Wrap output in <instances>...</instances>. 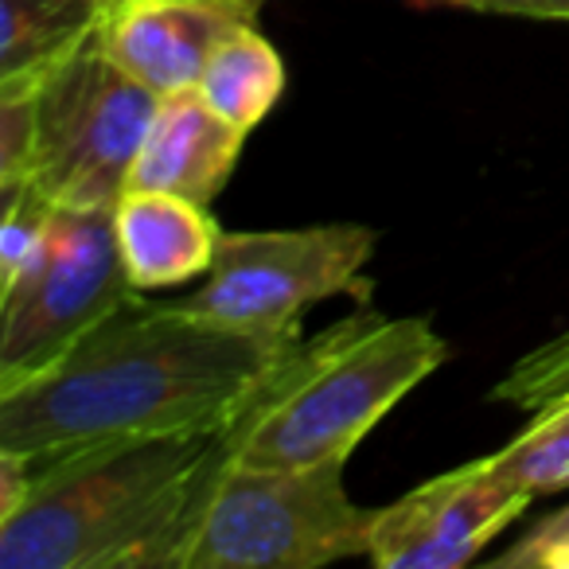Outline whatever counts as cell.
I'll return each mask as SVG.
<instances>
[{"mask_svg": "<svg viewBox=\"0 0 569 569\" xmlns=\"http://www.w3.org/2000/svg\"><path fill=\"white\" fill-rule=\"evenodd\" d=\"M375 230L325 222L297 230H222L203 289L188 309L242 332H301V312L340 293H363Z\"/></svg>", "mask_w": 569, "mask_h": 569, "instance_id": "52a82bcc", "label": "cell"}, {"mask_svg": "<svg viewBox=\"0 0 569 569\" xmlns=\"http://www.w3.org/2000/svg\"><path fill=\"white\" fill-rule=\"evenodd\" d=\"M219 433L126 437L36 465L0 515V569H164Z\"/></svg>", "mask_w": 569, "mask_h": 569, "instance_id": "7a4b0ae2", "label": "cell"}, {"mask_svg": "<svg viewBox=\"0 0 569 569\" xmlns=\"http://www.w3.org/2000/svg\"><path fill=\"white\" fill-rule=\"evenodd\" d=\"M429 4H460L472 12H499V17H527V20H566L569 0H429Z\"/></svg>", "mask_w": 569, "mask_h": 569, "instance_id": "ac0fdd59", "label": "cell"}, {"mask_svg": "<svg viewBox=\"0 0 569 569\" xmlns=\"http://www.w3.org/2000/svg\"><path fill=\"white\" fill-rule=\"evenodd\" d=\"M488 460L507 483L535 499L569 488V390L530 410L527 429Z\"/></svg>", "mask_w": 569, "mask_h": 569, "instance_id": "5bb4252c", "label": "cell"}, {"mask_svg": "<svg viewBox=\"0 0 569 569\" xmlns=\"http://www.w3.org/2000/svg\"><path fill=\"white\" fill-rule=\"evenodd\" d=\"M503 569H569V507L538 519L515 546L499 553Z\"/></svg>", "mask_w": 569, "mask_h": 569, "instance_id": "e0dca14e", "label": "cell"}, {"mask_svg": "<svg viewBox=\"0 0 569 569\" xmlns=\"http://www.w3.org/2000/svg\"><path fill=\"white\" fill-rule=\"evenodd\" d=\"M196 90L230 126H238L242 133H253L266 121V113L281 102L284 63L258 28L242 24L219 40V48L211 51L203 74H199Z\"/></svg>", "mask_w": 569, "mask_h": 569, "instance_id": "4fadbf2b", "label": "cell"}, {"mask_svg": "<svg viewBox=\"0 0 569 569\" xmlns=\"http://www.w3.org/2000/svg\"><path fill=\"white\" fill-rule=\"evenodd\" d=\"M160 94L121 71L98 32L36 82L28 188L56 207H113L129 188Z\"/></svg>", "mask_w": 569, "mask_h": 569, "instance_id": "5b68a950", "label": "cell"}, {"mask_svg": "<svg viewBox=\"0 0 569 569\" xmlns=\"http://www.w3.org/2000/svg\"><path fill=\"white\" fill-rule=\"evenodd\" d=\"M106 0H0V90L36 87L98 32Z\"/></svg>", "mask_w": 569, "mask_h": 569, "instance_id": "7c38bea8", "label": "cell"}, {"mask_svg": "<svg viewBox=\"0 0 569 569\" xmlns=\"http://www.w3.org/2000/svg\"><path fill=\"white\" fill-rule=\"evenodd\" d=\"M297 340L137 293L51 367L0 387V452L36 468L126 437L219 433Z\"/></svg>", "mask_w": 569, "mask_h": 569, "instance_id": "6da1fadb", "label": "cell"}, {"mask_svg": "<svg viewBox=\"0 0 569 569\" xmlns=\"http://www.w3.org/2000/svg\"><path fill=\"white\" fill-rule=\"evenodd\" d=\"M36 152V87L0 90V203L28 188Z\"/></svg>", "mask_w": 569, "mask_h": 569, "instance_id": "2e32d148", "label": "cell"}, {"mask_svg": "<svg viewBox=\"0 0 569 569\" xmlns=\"http://www.w3.org/2000/svg\"><path fill=\"white\" fill-rule=\"evenodd\" d=\"M253 20L250 0H106L98 43L137 82L176 94L199 87L222 36Z\"/></svg>", "mask_w": 569, "mask_h": 569, "instance_id": "9c48e42d", "label": "cell"}, {"mask_svg": "<svg viewBox=\"0 0 569 569\" xmlns=\"http://www.w3.org/2000/svg\"><path fill=\"white\" fill-rule=\"evenodd\" d=\"M246 137L250 133L214 113L196 87L160 94L129 172V188L172 191L196 203H211L234 172Z\"/></svg>", "mask_w": 569, "mask_h": 569, "instance_id": "30bf717a", "label": "cell"}, {"mask_svg": "<svg viewBox=\"0 0 569 569\" xmlns=\"http://www.w3.org/2000/svg\"><path fill=\"white\" fill-rule=\"evenodd\" d=\"M250 4H253V9H261V4H266V0H250Z\"/></svg>", "mask_w": 569, "mask_h": 569, "instance_id": "d6986e66", "label": "cell"}, {"mask_svg": "<svg viewBox=\"0 0 569 569\" xmlns=\"http://www.w3.org/2000/svg\"><path fill=\"white\" fill-rule=\"evenodd\" d=\"M113 230L137 293L172 289L207 273L222 238L207 203L149 188L121 191L113 203Z\"/></svg>", "mask_w": 569, "mask_h": 569, "instance_id": "8fae6325", "label": "cell"}, {"mask_svg": "<svg viewBox=\"0 0 569 569\" xmlns=\"http://www.w3.org/2000/svg\"><path fill=\"white\" fill-rule=\"evenodd\" d=\"M535 496L507 483L488 457L406 491L367 522V561L379 569H460L499 538Z\"/></svg>", "mask_w": 569, "mask_h": 569, "instance_id": "ba28073f", "label": "cell"}, {"mask_svg": "<svg viewBox=\"0 0 569 569\" xmlns=\"http://www.w3.org/2000/svg\"><path fill=\"white\" fill-rule=\"evenodd\" d=\"M133 297L113 207H51L36 258L0 284V387L51 367Z\"/></svg>", "mask_w": 569, "mask_h": 569, "instance_id": "8992f818", "label": "cell"}, {"mask_svg": "<svg viewBox=\"0 0 569 569\" xmlns=\"http://www.w3.org/2000/svg\"><path fill=\"white\" fill-rule=\"evenodd\" d=\"M566 390H569V328L553 336V340H546L542 348L527 351L496 382L491 398L507 406H519V410H538L542 402L566 395Z\"/></svg>", "mask_w": 569, "mask_h": 569, "instance_id": "9a60e30c", "label": "cell"}, {"mask_svg": "<svg viewBox=\"0 0 569 569\" xmlns=\"http://www.w3.org/2000/svg\"><path fill=\"white\" fill-rule=\"evenodd\" d=\"M343 468H266L211 452L164 569H320L367 558L371 511L351 499Z\"/></svg>", "mask_w": 569, "mask_h": 569, "instance_id": "277c9868", "label": "cell"}, {"mask_svg": "<svg viewBox=\"0 0 569 569\" xmlns=\"http://www.w3.org/2000/svg\"><path fill=\"white\" fill-rule=\"evenodd\" d=\"M445 356L449 348L429 320L359 309L312 340H297L219 433L214 452L266 468L348 465L359 441Z\"/></svg>", "mask_w": 569, "mask_h": 569, "instance_id": "3957f363", "label": "cell"}]
</instances>
